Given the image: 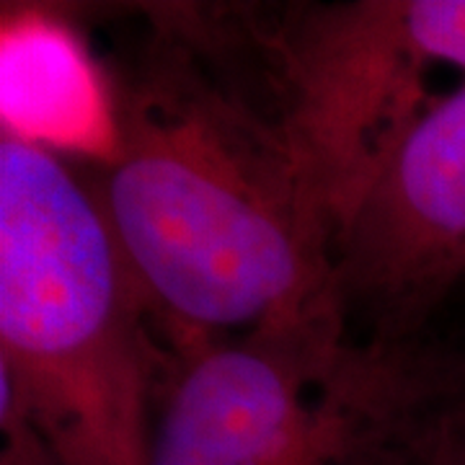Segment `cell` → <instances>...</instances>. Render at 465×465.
Returning <instances> with one entry per match:
<instances>
[{"label":"cell","mask_w":465,"mask_h":465,"mask_svg":"<svg viewBox=\"0 0 465 465\" xmlns=\"http://www.w3.org/2000/svg\"><path fill=\"white\" fill-rule=\"evenodd\" d=\"M104 67L114 150L88 182L179 357L333 308L336 223L249 8L150 5Z\"/></svg>","instance_id":"1"},{"label":"cell","mask_w":465,"mask_h":465,"mask_svg":"<svg viewBox=\"0 0 465 465\" xmlns=\"http://www.w3.org/2000/svg\"><path fill=\"white\" fill-rule=\"evenodd\" d=\"M150 465H409L382 351L333 308L220 339L179 360Z\"/></svg>","instance_id":"3"},{"label":"cell","mask_w":465,"mask_h":465,"mask_svg":"<svg viewBox=\"0 0 465 465\" xmlns=\"http://www.w3.org/2000/svg\"><path fill=\"white\" fill-rule=\"evenodd\" d=\"M0 465H63L5 385H0Z\"/></svg>","instance_id":"8"},{"label":"cell","mask_w":465,"mask_h":465,"mask_svg":"<svg viewBox=\"0 0 465 465\" xmlns=\"http://www.w3.org/2000/svg\"><path fill=\"white\" fill-rule=\"evenodd\" d=\"M385 351L388 399L409 465H465V321Z\"/></svg>","instance_id":"7"},{"label":"cell","mask_w":465,"mask_h":465,"mask_svg":"<svg viewBox=\"0 0 465 465\" xmlns=\"http://www.w3.org/2000/svg\"><path fill=\"white\" fill-rule=\"evenodd\" d=\"M460 298H463V295H460Z\"/></svg>","instance_id":"9"},{"label":"cell","mask_w":465,"mask_h":465,"mask_svg":"<svg viewBox=\"0 0 465 465\" xmlns=\"http://www.w3.org/2000/svg\"><path fill=\"white\" fill-rule=\"evenodd\" d=\"M272 78L336 238L391 153L465 85V0L302 3L253 8Z\"/></svg>","instance_id":"4"},{"label":"cell","mask_w":465,"mask_h":465,"mask_svg":"<svg viewBox=\"0 0 465 465\" xmlns=\"http://www.w3.org/2000/svg\"><path fill=\"white\" fill-rule=\"evenodd\" d=\"M176 365L88 176L3 133L0 385L63 465H150Z\"/></svg>","instance_id":"2"},{"label":"cell","mask_w":465,"mask_h":465,"mask_svg":"<svg viewBox=\"0 0 465 465\" xmlns=\"http://www.w3.org/2000/svg\"><path fill=\"white\" fill-rule=\"evenodd\" d=\"M3 133L106 163L114 109L106 73L50 11L3 16Z\"/></svg>","instance_id":"6"},{"label":"cell","mask_w":465,"mask_h":465,"mask_svg":"<svg viewBox=\"0 0 465 465\" xmlns=\"http://www.w3.org/2000/svg\"><path fill=\"white\" fill-rule=\"evenodd\" d=\"M465 295V85L403 134L333 249L331 302L370 347L416 339Z\"/></svg>","instance_id":"5"}]
</instances>
